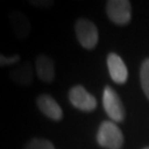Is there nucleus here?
I'll list each match as a JSON object with an SVG mask.
<instances>
[{"mask_svg": "<svg viewBox=\"0 0 149 149\" xmlns=\"http://www.w3.org/2000/svg\"><path fill=\"white\" fill-rule=\"evenodd\" d=\"M96 140L103 148L120 149L124 143L122 130L112 120H105L100 125Z\"/></svg>", "mask_w": 149, "mask_h": 149, "instance_id": "f257e3e1", "label": "nucleus"}, {"mask_svg": "<svg viewBox=\"0 0 149 149\" xmlns=\"http://www.w3.org/2000/svg\"><path fill=\"white\" fill-rule=\"evenodd\" d=\"M103 107L112 122L120 123L125 118V108L120 97L111 86H106L103 91Z\"/></svg>", "mask_w": 149, "mask_h": 149, "instance_id": "f03ea898", "label": "nucleus"}, {"mask_svg": "<svg viewBox=\"0 0 149 149\" xmlns=\"http://www.w3.org/2000/svg\"><path fill=\"white\" fill-rule=\"evenodd\" d=\"M75 34L81 45L87 50L94 49L98 42V30L87 19H79L75 22Z\"/></svg>", "mask_w": 149, "mask_h": 149, "instance_id": "7ed1b4c3", "label": "nucleus"}, {"mask_svg": "<svg viewBox=\"0 0 149 149\" xmlns=\"http://www.w3.org/2000/svg\"><path fill=\"white\" fill-rule=\"evenodd\" d=\"M106 12L111 21L124 26L132 18V5L127 0H109L106 3Z\"/></svg>", "mask_w": 149, "mask_h": 149, "instance_id": "20e7f679", "label": "nucleus"}, {"mask_svg": "<svg viewBox=\"0 0 149 149\" xmlns=\"http://www.w3.org/2000/svg\"><path fill=\"white\" fill-rule=\"evenodd\" d=\"M69 100L75 108L82 112H92L97 106L96 98L82 85H75L70 90Z\"/></svg>", "mask_w": 149, "mask_h": 149, "instance_id": "39448f33", "label": "nucleus"}, {"mask_svg": "<svg viewBox=\"0 0 149 149\" xmlns=\"http://www.w3.org/2000/svg\"><path fill=\"white\" fill-rule=\"evenodd\" d=\"M12 34L18 41H24L32 31V24L29 18L19 10H12L8 15Z\"/></svg>", "mask_w": 149, "mask_h": 149, "instance_id": "423d86ee", "label": "nucleus"}, {"mask_svg": "<svg viewBox=\"0 0 149 149\" xmlns=\"http://www.w3.org/2000/svg\"><path fill=\"white\" fill-rule=\"evenodd\" d=\"M8 76L17 85L29 87L34 80L33 66L29 61H23L16 66L11 68L8 72Z\"/></svg>", "mask_w": 149, "mask_h": 149, "instance_id": "0eeeda50", "label": "nucleus"}, {"mask_svg": "<svg viewBox=\"0 0 149 149\" xmlns=\"http://www.w3.org/2000/svg\"><path fill=\"white\" fill-rule=\"evenodd\" d=\"M37 106L39 111L48 118L60 122L63 118V111L58 104V102L49 94H41L37 97Z\"/></svg>", "mask_w": 149, "mask_h": 149, "instance_id": "6e6552de", "label": "nucleus"}, {"mask_svg": "<svg viewBox=\"0 0 149 149\" xmlns=\"http://www.w3.org/2000/svg\"><path fill=\"white\" fill-rule=\"evenodd\" d=\"M107 68L108 72L115 83L124 84L128 77V71L126 64L124 63L122 58L116 53H109L107 56Z\"/></svg>", "mask_w": 149, "mask_h": 149, "instance_id": "1a4fd4ad", "label": "nucleus"}, {"mask_svg": "<svg viewBox=\"0 0 149 149\" xmlns=\"http://www.w3.org/2000/svg\"><path fill=\"white\" fill-rule=\"evenodd\" d=\"M36 73L38 79L44 83H51L55 77V68L53 60L45 54H39L36 59Z\"/></svg>", "mask_w": 149, "mask_h": 149, "instance_id": "9d476101", "label": "nucleus"}, {"mask_svg": "<svg viewBox=\"0 0 149 149\" xmlns=\"http://www.w3.org/2000/svg\"><path fill=\"white\" fill-rule=\"evenodd\" d=\"M22 149H55V147L49 139L34 137L30 139Z\"/></svg>", "mask_w": 149, "mask_h": 149, "instance_id": "9b49d317", "label": "nucleus"}, {"mask_svg": "<svg viewBox=\"0 0 149 149\" xmlns=\"http://www.w3.org/2000/svg\"><path fill=\"white\" fill-rule=\"evenodd\" d=\"M140 83L146 97L149 100V58L144 60L140 68Z\"/></svg>", "mask_w": 149, "mask_h": 149, "instance_id": "f8f14e48", "label": "nucleus"}, {"mask_svg": "<svg viewBox=\"0 0 149 149\" xmlns=\"http://www.w3.org/2000/svg\"><path fill=\"white\" fill-rule=\"evenodd\" d=\"M21 63V58L19 54H13L11 56H7L0 53V68H7V66H16Z\"/></svg>", "mask_w": 149, "mask_h": 149, "instance_id": "ddd939ff", "label": "nucleus"}, {"mask_svg": "<svg viewBox=\"0 0 149 149\" xmlns=\"http://www.w3.org/2000/svg\"><path fill=\"white\" fill-rule=\"evenodd\" d=\"M29 3L32 7H36L39 9H49L53 6V1L52 0H30Z\"/></svg>", "mask_w": 149, "mask_h": 149, "instance_id": "4468645a", "label": "nucleus"}, {"mask_svg": "<svg viewBox=\"0 0 149 149\" xmlns=\"http://www.w3.org/2000/svg\"><path fill=\"white\" fill-rule=\"evenodd\" d=\"M144 149H149V147H146V148H144Z\"/></svg>", "mask_w": 149, "mask_h": 149, "instance_id": "2eb2a0df", "label": "nucleus"}]
</instances>
